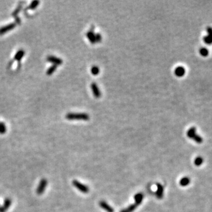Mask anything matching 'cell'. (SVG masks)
I'll list each match as a JSON object with an SVG mask.
<instances>
[{
	"instance_id": "obj_15",
	"label": "cell",
	"mask_w": 212,
	"mask_h": 212,
	"mask_svg": "<svg viewBox=\"0 0 212 212\" xmlns=\"http://www.w3.org/2000/svg\"><path fill=\"white\" fill-rule=\"evenodd\" d=\"M190 183V179L188 177H184L181 179L180 180V185L183 187H186L188 186Z\"/></svg>"
},
{
	"instance_id": "obj_23",
	"label": "cell",
	"mask_w": 212,
	"mask_h": 212,
	"mask_svg": "<svg viewBox=\"0 0 212 212\" xmlns=\"http://www.w3.org/2000/svg\"><path fill=\"white\" fill-rule=\"evenodd\" d=\"M203 41L205 43V44H206L208 45L212 44V40L208 35L203 37Z\"/></svg>"
},
{
	"instance_id": "obj_13",
	"label": "cell",
	"mask_w": 212,
	"mask_h": 212,
	"mask_svg": "<svg viewBox=\"0 0 212 212\" xmlns=\"http://www.w3.org/2000/svg\"><path fill=\"white\" fill-rule=\"evenodd\" d=\"M143 198H144V196L142 193H139L136 194L134 198V200H135V204L137 206L140 205L141 203V202L143 200Z\"/></svg>"
},
{
	"instance_id": "obj_2",
	"label": "cell",
	"mask_w": 212,
	"mask_h": 212,
	"mask_svg": "<svg viewBox=\"0 0 212 212\" xmlns=\"http://www.w3.org/2000/svg\"><path fill=\"white\" fill-rule=\"evenodd\" d=\"M187 136L194 140L196 143L201 144L203 141V138L199 135L196 133V128L195 127H190L186 133Z\"/></svg>"
},
{
	"instance_id": "obj_10",
	"label": "cell",
	"mask_w": 212,
	"mask_h": 212,
	"mask_svg": "<svg viewBox=\"0 0 212 212\" xmlns=\"http://www.w3.org/2000/svg\"><path fill=\"white\" fill-rule=\"evenodd\" d=\"M157 190L156 192V198L158 199H162L163 197V194H164V187L163 186L160 184V183H157Z\"/></svg>"
},
{
	"instance_id": "obj_17",
	"label": "cell",
	"mask_w": 212,
	"mask_h": 212,
	"mask_svg": "<svg viewBox=\"0 0 212 212\" xmlns=\"http://www.w3.org/2000/svg\"><path fill=\"white\" fill-rule=\"evenodd\" d=\"M138 206L136 205L135 203L133 205H131L130 206H129L128 208L123 209V211H121L120 212H133L137 207Z\"/></svg>"
},
{
	"instance_id": "obj_3",
	"label": "cell",
	"mask_w": 212,
	"mask_h": 212,
	"mask_svg": "<svg viewBox=\"0 0 212 212\" xmlns=\"http://www.w3.org/2000/svg\"><path fill=\"white\" fill-rule=\"evenodd\" d=\"M48 185V181L45 179H42L38 183L36 189V193L38 195H41L45 192Z\"/></svg>"
},
{
	"instance_id": "obj_16",
	"label": "cell",
	"mask_w": 212,
	"mask_h": 212,
	"mask_svg": "<svg viewBox=\"0 0 212 212\" xmlns=\"http://www.w3.org/2000/svg\"><path fill=\"white\" fill-rule=\"evenodd\" d=\"M204 163V159L201 156L197 157L194 161V163L196 166H200Z\"/></svg>"
},
{
	"instance_id": "obj_8",
	"label": "cell",
	"mask_w": 212,
	"mask_h": 212,
	"mask_svg": "<svg viewBox=\"0 0 212 212\" xmlns=\"http://www.w3.org/2000/svg\"><path fill=\"white\" fill-rule=\"evenodd\" d=\"M16 27L15 23H11L9 24H8L5 26H4L0 28V35H2L4 34H5L6 32L13 30Z\"/></svg>"
},
{
	"instance_id": "obj_20",
	"label": "cell",
	"mask_w": 212,
	"mask_h": 212,
	"mask_svg": "<svg viewBox=\"0 0 212 212\" xmlns=\"http://www.w3.org/2000/svg\"><path fill=\"white\" fill-rule=\"evenodd\" d=\"M57 68V66H56V65H53V66H52L51 67H50L48 69V70H47V74L48 76L51 75V74H53L54 72L56 70Z\"/></svg>"
},
{
	"instance_id": "obj_1",
	"label": "cell",
	"mask_w": 212,
	"mask_h": 212,
	"mask_svg": "<svg viewBox=\"0 0 212 212\" xmlns=\"http://www.w3.org/2000/svg\"><path fill=\"white\" fill-rule=\"evenodd\" d=\"M66 118L69 120H83L88 121L90 119V116L87 113H74L69 112L66 115Z\"/></svg>"
},
{
	"instance_id": "obj_4",
	"label": "cell",
	"mask_w": 212,
	"mask_h": 212,
	"mask_svg": "<svg viewBox=\"0 0 212 212\" xmlns=\"http://www.w3.org/2000/svg\"><path fill=\"white\" fill-rule=\"evenodd\" d=\"M73 185L76 188H77V189H78L79 191H80L81 192H82L83 193H87L89 192V189L86 185L82 184L81 183L79 182L77 180H73Z\"/></svg>"
},
{
	"instance_id": "obj_18",
	"label": "cell",
	"mask_w": 212,
	"mask_h": 212,
	"mask_svg": "<svg viewBox=\"0 0 212 212\" xmlns=\"http://www.w3.org/2000/svg\"><path fill=\"white\" fill-rule=\"evenodd\" d=\"M199 53L202 56L207 57V56H208V55L209 54V51L208 48H206L205 47H202L200 49Z\"/></svg>"
},
{
	"instance_id": "obj_19",
	"label": "cell",
	"mask_w": 212,
	"mask_h": 212,
	"mask_svg": "<svg viewBox=\"0 0 212 212\" xmlns=\"http://www.w3.org/2000/svg\"><path fill=\"white\" fill-rule=\"evenodd\" d=\"M91 72L93 75L97 76L100 73V69L99 67L96 66H94L91 69Z\"/></svg>"
},
{
	"instance_id": "obj_22",
	"label": "cell",
	"mask_w": 212,
	"mask_h": 212,
	"mask_svg": "<svg viewBox=\"0 0 212 212\" xmlns=\"http://www.w3.org/2000/svg\"><path fill=\"white\" fill-rule=\"evenodd\" d=\"M6 127L5 124L0 121V134H4L6 133Z\"/></svg>"
},
{
	"instance_id": "obj_12",
	"label": "cell",
	"mask_w": 212,
	"mask_h": 212,
	"mask_svg": "<svg viewBox=\"0 0 212 212\" xmlns=\"http://www.w3.org/2000/svg\"><path fill=\"white\" fill-rule=\"evenodd\" d=\"M99 205H100V207H101L103 209L105 210L107 212H114V209H113L111 206H110L105 201H101V202H100Z\"/></svg>"
},
{
	"instance_id": "obj_7",
	"label": "cell",
	"mask_w": 212,
	"mask_h": 212,
	"mask_svg": "<svg viewBox=\"0 0 212 212\" xmlns=\"http://www.w3.org/2000/svg\"><path fill=\"white\" fill-rule=\"evenodd\" d=\"M91 88H92L94 96L97 99L100 98L102 96V93H101V92H100L97 84L96 83H92Z\"/></svg>"
},
{
	"instance_id": "obj_21",
	"label": "cell",
	"mask_w": 212,
	"mask_h": 212,
	"mask_svg": "<svg viewBox=\"0 0 212 212\" xmlns=\"http://www.w3.org/2000/svg\"><path fill=\"white\" fill-rule=\"evenodd\" d=\"M40 4V1H32L31 4L30 5V6H28V8L29 9H34L35 8H36L38 5Z\"/></svg>"
},
{
	"instance_id": "obj_9",
	"label": "cell",
	"mask_w": 212,
	"mask_h": 212,
	"mask_svg": "<svg viewBox=\"0 0 212 212\" xmlns=\"http://www.w3.org/2000/svg\"><path fill=\"white\" fill-rule=\"evenodd\" d=\"M47 60L51 63H53L54 65H56V66H59L63 64V60L56 57L55 56H50L47 57Z\"/></svg>"
},
{
	"instance_id": "obj_14",
	"label": "cell",
	"mask_w": 212,
	"mask_h": 212,
	"mask_svg": "<svg viewBox=\"0 0 212 212\" xmlns=\"http://www.w3.org/2000/svg\"><path fill=\"white\" fill-rule=\"evenodd\" d=\"M24 55H25V51H24V50H19L18 51L17 53L15 54V56H14V60H17V61H18L19 62Z\"/></svg>"
},
{
	"instance_id": "obj_6",
	"label": "cell",
	"mask_w": 212,
	"mask_h": 212,
	"mask_svg": "<svg viewBox=\"0 0 212 212\" xmlns=\"http://www.w3.org/2000/svg\"><path fill=\"white\" fill-rule=\"evenodd\" d=\"M12 204V201L9 198H6L4 200L3 205L1 206H0V212H6L10 208Z\"/></svg>"
},
{
	"instance_id": "obj_11",
	"label": "cell",
	"mask_w": 212,
	"mask_h": 212,
	"mask_svg": "<svg viewBox=\"0 0 212 212\" xmlns=\"http://www.w3.org/2000/svg\"><path fill=\"white\" fill-rule=\"evenodd\" d=\"M186 73V69L182 66H179L176 68L175 70V75L178 77H182Z\"/></svg>"
},
{
	"instance_id": "obj_24",
	"label": "cell",
	"mask_w": 212,
	"mask_h": 212,
	"mask_svg": "<svg viewBox=\"0 0 212 212\" xmlns=\"http://www.w3.org/2000/svg\"><path fill=\"white\" fill-rule=\"evenodd\" d=\"M207 32L208 33V36L212 40V27H208L206 28Z\"/></svg>"
},
{
	"instance_id": "obj_5",
	"label": "cell",
	"mask_w": 212,
	"mask_h": 212,
	"mask_svg": "<svg viewBox=\"0 0 212 212\" xmlns=\"http://www.w3.org/2000/svg\"><path fill=\"white\" fill-rule=\"evenodd\" d=\"M95 26L92 25L90 30L87 32V37L92 44H94L97 43L96 42V34L94 32Z\"/></svg>"
}]
</instances>
